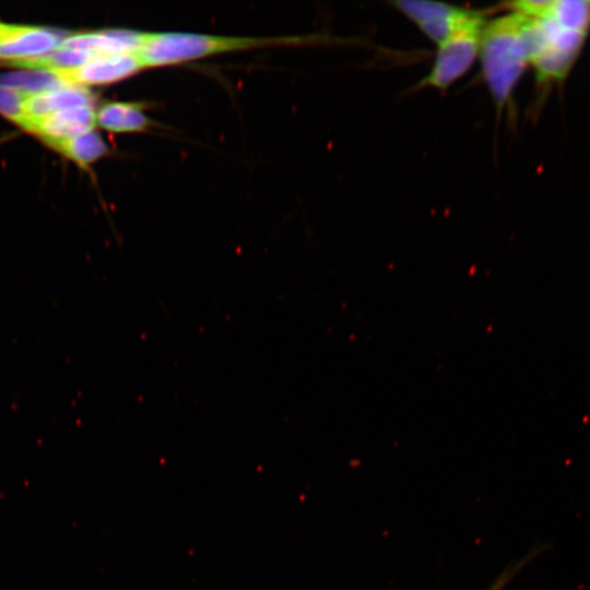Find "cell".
<instances>
[{
  "mask_svg": "<svg viewBox=\"0 0 590 590\" xmlns=\"http://www.w3.org/2000/svg\"><path fill=\"white\" fill-rule=\"evenodd\" d=\"M94 105V96L82 85H67L52 91L28 95L25 101V115L28 128L33 121L64 109Z\"/></svg>",
  "mask_w": 590,
  "mask_h": 590,
  "instance_id": "10",
  "label": "cell"
},
{
  "mask_svg": "<svg viewBox=\"0 0 590 590\" xmlns=\"http://www.w3.org/2000/svg\"><path fill=\"white\" fill-rule=\"evenodd\" d=\"M297 37H250L186 32H144L138 50L146 68L167 67L214 55L297 44Z\"/></svg>",
  "mask_w": 590,
  "mask_h": 590,
  "instance_id": "2",
  "label": "cell"
},
{
  "mask_svg": "<svg viewBox=\"0 0 590 590\" xmlns=\"http://www.w3.org/2000/svg\"><path fill=\"white\" fill-rule=\"evenodd\" d=\"M9 25L0 23V37L4 34Z\"/></svg>",
  "mask_w": 590,
  "mask_h": 590,
  "instance_id": "18",
  "label": "cell"
},
{
  "mask_svg": "<svg viewBox=\"0 0 590 590\" xmlns=\"http://www.w3.org/2000/svg\"><path fill=\"white\" fill-rule=\"evenodd\" d=\"M547 15L565 30L588 34L590 0H552Z\"/></svg>",
  "mask_w": 590,
  "mask_h": 590,
  "instance_id": "15",
  "label": "cell"
},
{
  "mask_svg": "<svg viewBox=\"0 0 590 590\" xmlns=\"http://www.w3.org/2000/svg\"><path fill=\"white\" fill-rule=\"evenodd\" d=\"M527 17L518 12L486 22L479 58L484 80L498 110L508 103L524 69L530 64L526 38Z\"/></svg>",
  "mask_w": 590,
  "mask_h": 590,
  "instance_id": "1",
  "label": "cell"
},
{
  "mask_svg": "<svg viewBox=\"0 0 590 590\" xmlns=\"http://www.w3.org/2000/svg\"><path fill=\"white\" fill-rule=\"evenodd\" d=\"M26 97L27 95L0 84V114L27 130Z\"/></svg>",
  "mask_w": 590,
  "mask_h": 590,
  "instance_id": "16",
  "label": "cell"
},
{
  "mask_svg": "<svg viewBox=\"0 0 590 590\" xmlns=\"http://www.w3.org/2000/svg\"><path fill=\"white\" fill-rule=\"evenodd\" d=\"M96 125L116 133L143 132L151 128L154 121L140 103L111 102L96 110Z\"/></svg>",
  "mask_w": 590,
  "mask_h": 590,
  "instance_id": "11",
  "label": "cell"
},
{
  "mask_svg": "<svg viewBox=\"0 0 590 590\" xmlns=\"http://www.w3.org/2000/svg\"><path fill=\"white\" fill-rule=\"evenodd\" d=\"M144 32L132 30H105L67 36L60 46L90 51L95 56L138 52Z\"/></svg>",
  "mask_w": 590,
  "mask_h": 590,
  "instance_id": "9",
  "label": "cell"
},
{
  "mask_svg": "<svg viewBox=\"0 0 590 590\" xmlns=\"http://www.w3.org/2000/svg\"><path fill=\"white\" fill-rule=\"evenodd\" d=\"M143 69L138 52H126L97 56L73 71L61 73L70 83L85 86L117 82Z\"/></svg>",
  "mask_w": 590,
  "mask_h": 590,
  "instance_id": "7",
  "label": "cell"
},
{
  "mask_svg": "<svg viewBox=\"0 0 590 590\" xmlns=\"http://www.w3.org/2000/svg\"><path fill=\"white\" fill-rule=\"evenodd\" d=\"M544 551L543 545H535L524 556L511 560L485 590H505L512 579Z\"/></svg>",
  "mask_w": 590,
  "mask_h": 590,
  "instance_id": "17",
  "label": "cell"
},
{
  "mask_svg": "<svg viewBox=\"0 0 590 590\" xmlns=\"http://www.w3.org/2000/svg\"><path fill=\"white\" fill-rule=\"evenodd\" d=\"M392 4L437 45L461 30L480 12L435 1L400 0Z\"/></svg>",
  "mask_w": 590,
  "mask_h": 590,
  "instance_id": "5",
  "label": "cell"
},
{
  "mask_svg": "<svg viewBox=\"0 0 590 590\" xmlns=\"http://www.w3.org/2000/svg\"><path fill=\"white\" fill-rule=\"evenodd\" d=\"M0 84L27 96L72 85L63 73L46 69H22L2 73Z\"/></svg>",
  "mask_w": 590,
  "mask_h": 590,
  "instance_id": "12",
  "label": "cell"
},
{
  "mask_svg": "<svg viewBox=\"0 0 590 590\" xmlns=\"http://www.w3.org/2000/svg\"><path fill=\"white\" fill-rule=\"evenodd\" d=\"M96 109L94 105L73 107L54 113L33 121V131L51 146L81 133L94 130Z\"/></svg>",
  "mask_w": 590,
  "mask_h": 590,
  "instance_id": "8",
  "label": "cell"
},
{
  "mask_svg": "<svg viewBox=\"0 0 590 590\" xmlns=\"http://www.w3.org/2000/svg\"><path fill=\"white\" fill-rule=\"evenodd\" d=\"M55 149L60 150L62 154L81 166H86L97 161L108 151L106 143L95 130L64 140L58 143Z\"/></svg>",
  "mask_w": 590,
  "mask_h": 590,
  "instance_id": "14",
  "label": "cell"
},
{
  "mask_svg": "<svg viewBox=\"0 0 590 590\" xmlns=\"http://www.w3.org/2000/svg\"><path fill=\"white\" fill-rule=\"evenodd\" d=\"M95 57L97 56L86 50L59 46L42 57L9 62L8 64L22 69H46L57 72H70Z\"/></svg>",
  "mask_w": 590,
  "mask_h": 590,
  "instance_id": "13",
  "label": "cell"
},
{
  "mask_svg": "<svg viewBox=\"0 0 590 590\" xmlns=\"http://www.w3.org/2000/svg\"><path fill=\"white\" fill-rule=\"evenodd\" d=\"M526 37L530 64L541 81L564 79L576 61L587 34L558 26L548 15L528 17Z\"/></svg>",
  "mask_w": 590,
  "mask_h": 590,
  "instance_id": "3",
  "label": "cell"
},
{
  "mask_svg": "<svg viewBox=\"0 0 590 590\" xmlns=\"http://www.w3.org/2000/svg\"><path fill=\"white\" fill-rule=\"evenodd\" d=\"M486 21L479 12L467 25L438 45L428 74L421 86L446 90L465 74L480 55L483 28Z\"/></svg>",
  "mask_w": 590,
  "mask_h": 590,
  "instance_id": "4",
  "label": "cell"
},
{
  "mask_svg": "<svg viewBox=\"0 0 590 590\" xmlns=\"http://www.w3.org/2000/svg\"><path fill=\"white\" fill-rule=\"evenodd\" d=\"M62 39L52 30L9 25L0 37V60L9 63L42 57L58 48Z\"/></svg>",
  "mask_w": 590,
  "mask_h": 590,
  "instance_id": "6",
  "label": "cell"
}]
</instances>
